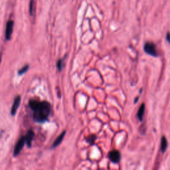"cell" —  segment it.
Listing matches in <instances>:
<instances>
[{
	"mask_svg": "<svg viewBox=\"0 0 170 170\" xmlns=\"http://www.w3.org/2000/svg\"><path fill=\"white\" fill-rule=\"evenodd\" d=\"M29 105L33 111V119L36 122L43 123L47 120L51 110V106L49 103L31 100L29 102Z\"/></svg>",
	"mask_w": 170,
	"mask_h": 170,
	"instance_id": "1",
	"label": "cell"
},
{
	"mask_svg": "<svg viewBox=\"0 0 170 170\" xmlns=\"http://www.w3.org/2000/svg\"><path fill=\"white\" fill-rule=\"evenodd\" d=\"M144 50L146 53L151 56H158V54L156 49V45L153 43L147 42L145 43L144 47Z\"/></svg>",
	"mask_w": 170,
	"mask_h": 170,
	"instance_id": "2",
	"label": "cell"
},
{
	"mask_svg": "<svg viewBox=\"0 0 170 170\" xmlns=\"http://www.w3.org/2000/svg\"><path fill=\"white\" fill-rule=\"evenodd\" d=\"M25 144V137H21L18 140L16 145H15L14 151H13V156H17L19 155V153L21 152Z\"/></svg>",
	"mask_w": 170,
	"mask_h": 170,
	"instance_id": "3",
	"label": "cell"
},
{
	"mask_svg": "<svg viewBox=\"0 0 170 170\" xmlns=\"http://www.w3.org/2000/svg\"><path fill=\"white\" fill-rule=\"evenodd\" d=\"M108 158L112 162L114 163V164H117V163H118L120 161L121 159L120 153L118 150L111 151L108 153Z\"/></svg>",
	"mask_w": 170,
	"mask_h": 170,
	"instance_id": "4",
	"label": "cell"
},
{
	"mask_svg": "<svg viewBox=\"0 0 170 170\" xmlns=\"http://www.w3.org/2000/svg\"><path fill=\"white\" fill-rule=\"evenodd\" d=\"M13 25H14V22L12 20H10L6 25V38L7 40H10L13 33Z\"/></svg>",
	"mask_w": 170,
	"mask_h": 170,
	"instance_id": "5",
	"label": "cell"
},
{
	"mask_svg": "<svg viewBox=\"0 0 170 170\" xmlns=\"http://www.w3.org/2000/svg\"><path fill=\"white\" fill-rule=\"evenodd\" d=\"M20 103H21V96L19 95H18L14 100V102H13V106L11 107V114L12 116L15 115L17 112V110L19 108V106L20 105Z\"/></svg>",
	"mask_w": 170,
	"mask_h": 170,
	"instance_id": "6",
	"label": "cell"
},
{
	"mask_svg": "<svg viewBox=\"0 0 170 170\" xmlns=\"http://www.w3.org/2000/svg\"><path fill=\"white\" fill-rule=\"evenodd\" d=\"M35 136V133H34L33 130H28V133H27V134L25 136V142L26 144H28V146L29 147H31V142H32V140H33V138Z\"/></svg>",
	"mask_w": 170,
	"mask_h": 170,
	"instance_id": "7",
	"label": "cell"
},
{
	"mask_svg": "<svg viewBox=\"0 0 170 170\" xmlns=\"http://www.w3.org/2000/svg\"><path fill=\"white\" fill-rule=\"evenodd\" d=\"M145 104L143 103L141 104V106H140L139 109H138V113H137V117L138 120L140 122L142 121L143 118H144V112H145Z\"/></svg>",
	"mask_w": 170,
	"mask_h": 170,
	"instance_id": "8",
	"label": "cell"
},
{
	"mask_svg": "<svg viewBox=\"0 0 170 170\" xmlns=\"http://www.w3.org/2000/svg\"><path fill=\"white\" fill-rule=\"evenodd\" d=\"M65 134H66V132H65V131H64V132H63L61 134V135H59V136L55 140V142H54L53 146H52V148H56V147H57L58 146H59V145L61 144V142H62L63 138H64Z\"/></svg>",
	"mask_w": 170,
	"mask_h": 170,
	"instance_id": "9",
	"label": "cell"
},
{
	"mask_svg": "<svg viewBox=\"0 0 170 170\" xmlns=\"http://www.w3.org/2000/svg\"><path fill=\"white\" fill-rule=\"evenodd\" d=\"M167 140L166 139L165 136H163L162 138V140H161V146L160 149L161 151H162V153H164L165 151H166L167 148Z\"/></svg>",
	"mask_w": 170,
	"mask_h": 170,
	"instance_id": "10",
	"label": "cell"
},
{
	"mask_svg": "<svg viewBox=\"0 0 170 170\" xmlns=\"http://www.w3.org/2000/svg\"><path fill=\"white\" fill-rule=\"evenodd\" d=\"M96 139V136L94 134H91L90 136H88L87 137V141L88 143H89L90 145H92L94 144V143L95 142V140Z\"/></svg>",
	"mask_w": 170,
	"mask_h": 170,
	"instance_id": "11",
	"label": "cell"
},
{
	"mask_svg": "<svg viewBox=\"0 0 170 170\" xmlns=\"http://www.w3.org/2000/svg\"><path fill=\"white\" fill-rule=\"evenodd\" d=\"M29 69V66L28 65H25L23 67H22L21 69H19V71H18V74H19V75H22V74L25 73V72L28 71Z\"/></svg>",
	"mask_w": 170,
	"mask_h": 170,
	"instance_id": "12",
	"label": "cell"
},
{
	"mask_svg": "<svg viewBox=\"0 0 170 170\" xmlns=\"http://www.w3.org/2000/svg\"><path fill=\"white\" fill-rule=\"evenodd\" d=\"M63 61H64V59H61L57 61V63H56V67H57L59 71H62L63 65H64V63H63Z\"/></svg>",
	"mask_w": 170,
	"mask_h": 170,
	"instance_id": "13",
	"label": "cell"
},
{
	"mask_svg": "<svg viewBox=\"0 0 170 170\" xmlns=\"http://www.w3.org/2000/svg\"><path fill=\"white\" fill-rule=\"evenodd\" d=\"M33 8H34V2L33 0H31L30 2V5H29V13L32 15L33 14Z\"/></svg>",
	"mask_w": 170,
	"mask_h": 170,
	"instance_id": "14",
	"label": "cell"
},
{
	"mask_svg": "<svg viewBox=\"0 0 170 170\" xmlns=\"http://www.w3.org/2000/svg\"><path fill=\"white\" fill-rule=\"evenodd\" d=\"M166 40L167 41L170 43V33H167L166 35Z\"/></svg>",
	"mask_w": 170,
	"mask_h": 170,
	"instance_id": "15",
	"label": "cell"
},
{
	"mask_svg": "<svg viewBox=\"0 0 170 170\" xmlns=\"http://www.w3.org/2000/svg\"><path fill=\"white\" fill-rule=\"evenodd\" d=\"M138 99H139V96H138L137 98L135 99V103H137V102H138Z\"/></svg>",
	"mask_w": 170,
	"mask_h": 170,
	"instance_id": "16",
	"label": "cell"
},
{
	"mask_svg": "<svg viewBox=\"0 0 170 170\" xmlns=\"http://www.w3.org/2000/svg\"><path fill=\"white\" fill-rule=\"evenodd\" d=\"M0 63H1V56H0Z\"/></svg>",
	"mask_w": 170,
	"mask_h": 170,
	"instance_id": "17",
	"label": "cell"
}]
</instances>
